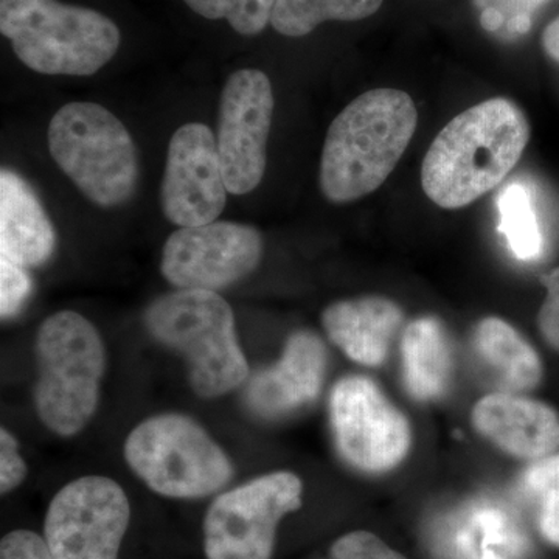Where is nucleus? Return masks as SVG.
Segmentation results:
<instances>
[{
    "instance_id": "10",
    "label": "nucleus",
    "mask_w": 559,
    "mask_h": 559,
    "mask_svg": "<svg viewBox=\"0 0 559 559\" xmlns=\"http://www.w3.org/2000/svg\"><path fill=\"white\" fill-rule=\"evenodd\" d=\"M330 421L342 459L364 473L393 469L409 452V421L369 378L345 377L336 382Z\"/></svg>"
},
{
    "instance_id": "25",
    "label": "nucleus",
    "mask_w": 559,
    "mask_h": 559,
    "mask_svg": "<svg viewBox=\"0 0 559 559\" xmlns=\"http://www.w3.org/2000/svg\"><path fill=\"white\" fill-rule=\"evenodd\" d=\"M329 559H406L370 532H352L331 546Z\"/></svg>"
},
{
    "instance_id": "6",
    "label": "nucleus",
    "mask_w": 559,
    "mask_h": 559,
    "mask_svg": "<svg viewBox=\"0 0 559 559\" xmlns=\"http://www.w3.org/2000/svg\"><path fill=\"white\" fill-rule=\"evenodd\" d=\"M55 164L100 207L130 201L139 182V156L130 131L97 103L73 102L57 110L47 131Z\"/></svg>"
},
{
    "instance_id": "5",
    "label": "nucleus",
    "mask_w": 559,
    "mask_h": 559,
    "mask_svg": "<svg viewBox=\"0 0 559 559\" xmlns=\"http://www.w3.org/2000/svg\"><path fill=\"white\" fill-rule=\"evenodd\" d=\"M36 356L40 421L57 436H76L94 417L100 399L106 366L100 333L79 312H57L40 323Z\"/></svg>"
},
{
    "instance_id": "14",
    "label": "nucleus",
    "mask_w": 559,
    "mask_h": 559,
    "mask_svg": "<svg viewBox=\"0 0 559 559\" xmlns=\"http://www.w3.org/2000/svg\"><path fill=\"white\" fill-rule=\"evenodd\" d=\"M325 344L311 331L290 334L277 364L253 374L246 404L261 418L278 419L318 399L326 374Z\"/></svg>"
},
{
    "instance_id": "24",
    "label": "nucleus",
    "mask_w": 559,
    "mask_h": 559,
    "mask_svg": "<svg viewBox=\"0 0 559 559\" xmlns=\"http://www.w3.org/2000/svg\"><path fill=\"white\" fill-rule=\"evenodd\" d=\"M33 283L28 270L0 259V316L10 319L16 316L31 297Z\"/></svg>"
},
{
    "instance_id": "19",
    "label": "nucleus",
    "mask_w": 559,
    "mask_h": 559,
    "mask_svg": "<svg viewBox=\"0 0 559 559\" xmlns=\"http://www.w3.org/2000/svg\"><path fill=\"white\" fill-rule=\"evenodd\" d=\"M401 364L407 392L418 401H432L450 388L452 349L450 337L439 320H414L401 340Z\"/></svg>"
},
{
    "instance_id": "11",
    "label": "nucleus",
    "mask_w": 559,
    "mask_h": 559,
    "mask_svg": "<svg viewBox=\"0 0 559 559\" xmlns=\"http://www.w3.org/2000/svg\"><path fill=\"white\" fill-rule=\"evenodd\" d=\"M274 92L266 73H231L221 92L216 145L229 193L242 197L263 180L267 162Z\"/></svg>"
},
{
    "instance_id": "32",
    "label": "nucleus",
    "mask_w": 559,
    "mask_h": 559,
    "mask_svg": "<svg viewBox=\"0 0 559 559\" xmlns=\"http://www.w3.org/2000/svg\"><path fill=\"white\" fill-rule=\"evenodd\" d=\"M532 28V17L528 14H518V16L511 17L509 22V31L511 33H520L525 35Z\"/></svg>"
},
{
    "instance_id": "30",
    "label": "nucleus",
    "mask_w": 559,
    "mask_h": 559,
    "mask_svg": "<svg viewBox=\"0 0 559 559\" xmlns=\"http://www.w3.org/2000/svg\"><path fill=\"white\" fill-rule=\"evenodd\" d=\"M543 49L547 55L559 62V17L551 21L543 33Z\"/></svg>"
},
{
    "instance_id": "28",
    "label": "nucleus",
    "mask_w": 559,
    "mask_h": 559,
    "mask_svg": "<svg viewBox=\"0 0 559 559\" xmlns=\"http://www.w3.org/2000/svg\"><path fill=\"white\" fill-rule=\"evenodd\" d=\"M0 559H53L46 539L28 530H14L0 543Z\"/></svg>"
},
{
    "instance_id": "20",
    "label": "nucleus",
    "mask_w": 559,
    "mask_h": 559,
    "mask_svg": "<svg viewBox=\"0 0 559 559\" xmlns=\"http://www.w3.org/2000/svg\"><path fill=\"white\" fill-rule=\"evenodd\" d=\"M473 342L481 362L507 392H527L543 380L538 353L506 320H481L474 330Z\"/></svg>"
},
{
    "instance_id": "12",
    "label": "nucleus",
    "mask_w": 559,
    "mask_h": 559,
    "mask_svg": "<svg viewBox=\"0 0 559 559\" xmlns=\"http://www.w3.org/2000/svg\"><path fill=\"white\" fill-rule=\"evenodd\" d=\"M263 237L255 227L218 221L173 231L162 253V275L178 289L216 290L259 267Z\"/></svg>"
},
{
    "instance_id": "22",
    "label": "nucleus",
    "mask_w": 559,
    "mask_h": 559,
    "mask_svg": "<svg viewBox=\"0 0 559 559\" xmlns=\"http://www.w3.org/2000/svg\"><path fill=\"white\" fill-rule=\"evenodd\" d=\"M498 207L500 231L513 255L521 261L539 259L544 238L527 187L521 182H511L500 191Z\"/></svg>"
},
{
    "instance_id": "16",
    "label": "nucleus",
    "mask_w": 559,
    "mask_h": 559,
    "mask_svg": "<svg viewBox=\"0 0 559 559\" xmlns=\"http://www.w3.org/2000/svg\"><path fill=\"white\" fill-rule=\"evenodd\" d=\"M57 249V231L36 197L17 173L0 171V259L32 270Z\"/></svg>"
},
{
    "instance_id": "26",
    "label": "nucleus",
    "mask_w": 559,
    "mask_h": 559,
    "mask_svg": "<svg viewBox=\"0 0 559 559\" xmlns=\"http://www.w3.org/2000/svg\"><path fill=\"white\" fill-rule=\"evenodd\" d=\"M27 476V465L20 454V444L13 433L0 430V491L2 495L20 487Z\"/></svg>"
},
{
    "instance_id": "8",
    "label": "nucleus",
    "mask_w": 559,
    "mask_h": 559,
    "mask_svg": "<svg viewBox=\"0 0 559 559\" xmlns=\"http://www.w3.org/2000/svg\"><path fill=\"white\" fill-rule=\"evenodd\" d=\"M301 491L296 474L277 471L218 496L205 514V557L271 559L280 521L300 509Z\"/></svg>"
},
{
    "instance_id": "29",
    "label": "nucleus",
    "mask_w": 559,
    "mask_h": 559,
    "mask_svg": "<svg viewBox=\"0 0 559 559\" xmlns=\"http://www.w3.org/2000/svg\"><path fill=\"white\" fill-rule=\"evenodd\" d=\"M194 13L210 21L229 20L241 0H183Z\"/></svg>"
},
{
    "instance_id": "7",
    "label": "nucleus",
    "mask_w": 559,
    "mask_h": 559,
    "mask_svg": "<svg viewBox=\"0 0 559 559\" xmlns=\"http://www.w3.org/2000/svg\"><path fill=\"white\" fill-rule=\"evenodd\" d=\"M124 457L153 491L173 499L205 498L234 474L226 452L197 421L180 414L140 423L128 436Z\"/></svg>"
},
{
    "instance_id": "9",
    "label": "nucleus",
    "mask_w": 559,
    "mask_h": 559,
    "mask_svg": "<svg viewBox=\"0 0 559 559\" xmlns=\"http://www.w3.org/2000/svg\"><path fill=\"white\" fill-rule=\"evenodd\" d=\"M130 518V500L117 481L81 477L51 500L44 539L53 559H119Z\"/></svg>"
},
{
    "instance_id": "31",
    "label": "nucleus",
    "mask_w": 559,
    "mask_h": 559,
    "mask_svg": "<svg viewBox=\"0 0 559 559\" xmlns=\"http://www.w3.org/2000/svg\"><path fill=\"white\" fill-rule=\"evenodd\" d=\"M480 24L481 27H484L485 31L487 32L499 31V28L502 27L503 24L502 13H500V11L496 9L485 10L480 16Z\"/></svg>"
},
{
    "instance_id": "33",
    "label": "nucleus",
    "mask_w": 559,
    "mask_h": 559,
    "mask_svg": "<svg viewBox=\"0 0 559 559\" xmlns=\"http://www.w3.org/2000/svg\"><path fill=\"white\" fill-rule=\"evenodd\" d=\"M528 2H532V3H540V2H544V0H528Z\"/></svg>"
},
{
    "instance_id": "1",
    "label": "nucleus",
    "mask_w": 559,
    "mask_h": 559,
    "mask_svg": "<svg viewBox=\"0 0 559 559\" xmlns=\"http://www.w3.org/2000/svg\"><path fill=\"white\" fill-rule=\"evenodd\" d=\"M524 110L509 98H489L463 110L430 143L421 167L426 197L457 210L496 189L530 142Z\"/></svg>"
},
{
    "instance_id": "3",
    "label": "nucleus",
    "mask_w": 559,
    "mask_h": 559,
    "mask_svg": "<svg viewBox=\"0 0 559 559\" xmlns=\"http://www.w3.org/2000/svg\"><path fill=\"white\" fill-rule=\"evenodd\" d=\"M143 323L154 340L186 359L191 389L201 399L226 395L248 380L249 364L238 344L234 311L218 293L165 294L151 301Z\"/></svg>"
},
{
    "instance_id": "2",
    "label": "nucleus",
    "mask_w": 559,
    "mask_h": 559,
    "mask_svg": "<svg viewBox=\"0 0 559 559\" xmlns=\"http://www.w3.org/2000/svg\"><path fill=\"white\" fill-rule=\"evenodd\" d=\"M418 110L406 92L380 87L355 98L330 124L319 167L326 201L349 204L380 189L406 153Z\"/></svg>"
},
{
    "instance_id": "17",
    "label": "nucleus",
    "mask_w": 559,
    "mask_h": 559,
    "mask_svg": "<svg viewBox=\"0 0 559 559\" xmlns=\"http://www.w3.org/2000/svg\"><path fill=\"white\" fill-rule=\"evenodd\" d=\"M322 322L330 340L349 359L377 367L388 358L390 342L403 323V311L385 297H362L330 305Z\"/></svg>"
},
{
    "instance_id": "21",
    "label": "nucleus",
    "mask_w": 559,
    "mask_h": 559,
    "mask_svg": "<svg viewBox=\"0 0 559 559\" xmlns=\"http://www.w3.org/2000/svg\"><path fill=\"white\" fill-rule=\"evenodd\" d=\"M384 0H277L271 25L280 35L300 38L326 21L355 22L373 16Z\"/></svg>"
},
{
    "instance_id": "18",
    "label": "nucleus",
    "mask_w": 559,
    "mask_h": 559,
    "mask_svg": "<svg viewBox=\"0 0 559 559\" xmlns=\"http://www.w3.org/2000/svg\"><path fill=\"white\" fill-rule=\"evenodd\" d=\"M525 546L513 513L496 499L466 503L444 527V549L454 559H520Z\"/></svg>"
},
{
    "instance_id": "27",
    "label": "nucleus",
    "mask_w": 559,
    "mask_h": 559,
    "mask_svg": "<svg viewBox=\"0 0 559 559\" xmlns=\"http://www.w3.org/2000/svg\"><path fill=\"white\" fill-rule=\"evenodd\" d=\"M540 282L547 296L538 314L539 331L547 344L559 352V267L543 275Z\"/></svg>"
},
{
    "instance_id": "13",
    "label": "nucleus",
    "mask_w": 559,
    "mask_h": 559,
    "mask_svg": "<svg viewBox=\"0 0 559 559\" xmlns=\"http://www.w3.org/2000/svg\"><path fill=\"white\" fill-rule=\"evenodd\" d=\"M227 193L215 134L202 123L180 127L168 145L160 193L164 215L179 227L215 223Z\"/></svg>"
},
{
    "instance_id": "4",
    "label": "nucleus",
    "mask_w": 559,
    "mask_h": 559,
    "mask_svg": "<svg viewBox=\"0 0 559 559\" xmlns=\"http://www.w3.org/2000/svg\"><path fill=\"white\" fill-rule=\"evenodd\" d=\"M0 33L22 64L44 75H94L121 44L116 22L60 0H0Z\"/></svg>"
},
{
    "instance_id": "23",
    "label": "nucleus",
    "mask_w": 559,
    "mask_h": 559,
    "mask_svg": "<svg viewBox=\"0 0 559 559\" xmlns=\"http://www.w3.org/2000/svg\"><path fill=\"white\" fill-rule=\"evenodd\" d=\"M520 489L535 510L540 536L559 547V454L530 463L521 474Z\"/></svg>"
},
{
    "instance_id": "15",
    "label": "nucleus",
    "mask_w": 559,
    "mask_h": 559,
    "mask_svg": "<svg viewBox=\"0 0 559 559\" xmlns=\"http://www.w3.org/2000/svg\"><path fill=\"white\" fill-rule=\"evenodd\" d=\"M473 425L481 437L516 459L536 462L559 450L557 412L514 393H491L477 401Z\"/></svg>"
}]
</instances>
